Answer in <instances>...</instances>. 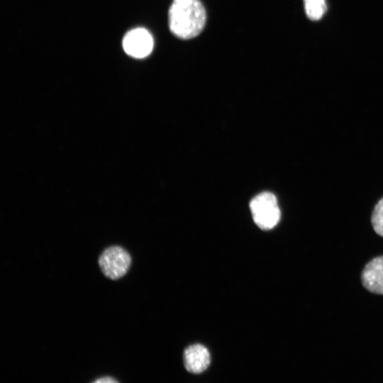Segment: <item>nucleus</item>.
<instances>
[{
    "label": "nucleus",
    "instance_id": "obj_8",
    "mask_svg": "<svg viewBox=\"0 0 383 383\" xmlns=\"http://www.w3.org/2000/svg\"><path fill=\"white\" fill-rule=\"evenodd\" d=\"M371 222L374 231L383 237V198L375 206Z\"/></svg>",
    "mask_w": 383,
    "mask_h": 383
},
{
    "label": "nucleus",
    "instance_id": "obj_3",
    "mask_svg": "<svg viewBox=\"0 0 383 383\" xmlns=\"http://www.w3.org/2000/svg\"><path fill=\"white\" fill-rule=\"evenodd\" d=\"M98 262L103 274L108 278L116 280L128 271L131 257L122 247L111 246L103 251Z\"/></svg>",
    "mask_w": 383,
    "mask_h": 383
},
{
    "label": "nucleus",
    "instance_id": "obj_6",
    "mask_svg": "<svg viewBox=\"0 0 383 383\" xmlns=\"http://www.w3.org/2000/svg\"><path fill=\"white\" fill-rule=\"evenodd\" d=\"M210 362L209 352L201 345H191L184 353L185 368L191 373L199 374L204 372L209 367Z\"/></svg>",
    "mask_w": 383,
    "mask_h": 383
},
{
    "label": "nucleus",
    "instance_id": "obj_1",
    "mask_svg": "<svg viewBox=\"0 0 383 383\" xmlns=\"http://www.w3.org/2000/svg\"><path fill=\"white\" fill-rule=\"evenodd\" d=\"M168 16L171 32L184 40L198 35L204 29L206 20L205 9L199 0L173 2Z\"/></svg>",
    "mask_w": 383,
    "mask_h": 383
},
{
    "label": "nucleus",
    "instance_id": "obj_7",
    "mask_svg": "<svg viewBox=\"0 0 383 383\" xmlns=\"http://www.w3.org/2000/svg\"><path fill=\"white\" fill-rule=\"evenodd\" d=\"M306 16L311 20H319L326 10L325 0H304Z\"/></svg>",
    "mask_w": 383,
    "mask_h": 383
},
{
    "label": "nucleus",
    "instance_id": "obj_10",
    "mask_svg": "<svg viewBox=\"0 0 383 383\" xmlns=\"http://www.w3.org/2000/svg\"><path fill=\"white\" fill-rule=\"evenodd\" d=\"M190 0H173V2L174 3H182V2H186V1H189Z\"/></svg>",
    "mask_w": 383,
    "mask_h": 383
},
{
    "label": "nucleus",
    "instance_id": "obj_4",
    "mask_svg": "<svg viewBox=\"0 0 383 383\" xmlns=\"http://www.w3.org/2000/svg\"><path fill=\"white\" fill-rule=\"evenodd\" d=\"M153 38L148 30L137 28L128 31L123 37L122 45L127 55L134 58H144L153 48Z\"/></svg>",
    "mask_w": 383,
    "mask_h": 383
},
{
    "label": "nucleus",
    "instance_id": "obj_5",
    "mask_svg": "<svg viewBox=\"0 0 383 383\" xmlns=\"http://www.w3.org/2000/svg\"><path fill=\"white\" fill-rule=\"evenodd\" d=\"M361 280L363 287L369 292L383 294V256L372 259L365 265Z\"/></svg>",
    "mask_w": 383,
    "mask_h": 383
},
{
    "label": "nucleus",
    "instance_id": "obj_9",
    "mask_svg": "<svg viewBox=\"0 0 383 383\" xmlns=\"http://www.w3.org/2000/svg\"><path fill=\"white\" fill-rule=\"evenodd\" d=\"M96 383H110V382H117V381L114 379H113L111 377H104L102 378H99L94 381Z\"/></svg>",
    "mask_w": 383,
    "mask_h": 383
},
{
    "label": "nucleus",
    "instance_id": "obj_2",
    "mask_svg": "<svg viewBox=\"0 0 383 383\" xmlns=\"http://www.w3.org/2000/svg\"><path fill=\"white\" fill-rule=\"evenodd\" d=\"M250 208L254 222L261 229H272L279 221L281 213L277 200L270 192L255 196L250 203Z\"/></svg>",
    "mask_w": 383,
    "mask_h": 383
}]
</instances>
